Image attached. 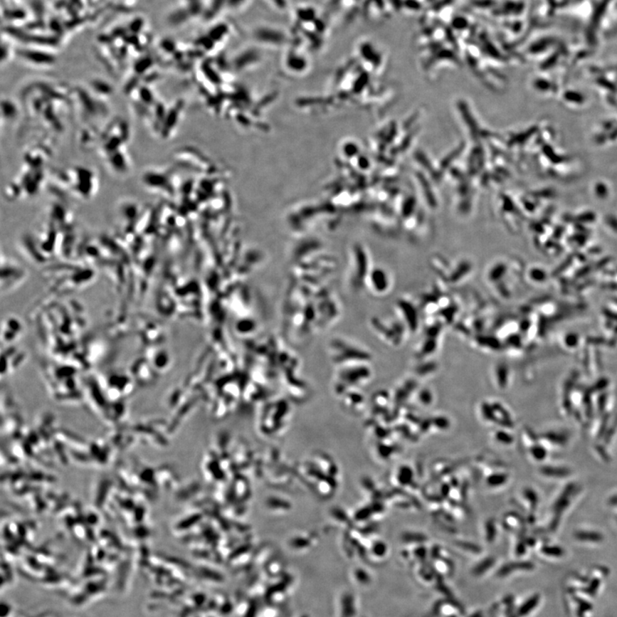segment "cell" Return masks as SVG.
I'll return each mask as SVG.
<instances>
[{
    "label": "cell",
    "mask_w": 617,
    "mask_h": 617,
    "mask_svg": "<svg viewBox=\"0 0 617 617\" xmlns=\"http://www.w3.org/2000/svg\"><path fill=\"white\" fill-rule=\"evenodd\" d=\"M372 289L379 295H383L389 289V277L385 270L381 268L371 273Z\"/></svg>",
    "instance_id": "1"
}]
</instances>
